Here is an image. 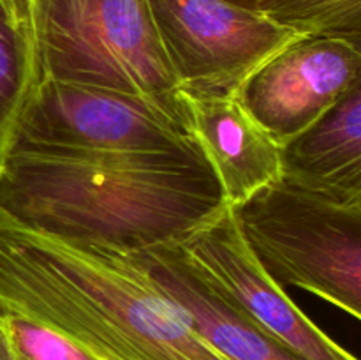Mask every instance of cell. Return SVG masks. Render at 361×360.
<instances>
[{"mask_svg":"<svg viewBox=\"0 0 361 360\" xmlns=\"http://www.w3.org/2000/svg\"><path fill=\"white\" fill-rule=\"evenodd\" d=\"M231 205L200 141L145 154L11 150L0 208L42 233L118 253L182 244Z\"/></svg>","mask_w":361,"mask_h":360,"instance_id":"1","label":"cell"},{"mask_svg":"<svg viewBox=\"0 0 361 360\" xmlns=\"http://www.w3.org/2000/svg\"><path fill=\"white\" fill-rule=\"evenodd\" d=\"M0 314L46 325L99 360H226L127 254L56 239L2 208Z\"/></svg>","mask_w":361,"mask_h":360,"instance_id":"2","label":"cell"},{"mask_svg":"<svg viewBox=\"0 0 361 360\" xmlns=\"http://www.w3.org/2000/svg\"><path fill=\"white\" fill-rule=\"evenodd\" d=\"M42 76L145 99L194 134L148 0H28Z\"/></svg>","mask_w":361,"mask_h":360,"instance_id":"3","label":"cell"},{"mask_svg":"<svg viewBox=\"0 0 361 360\" xmlns=\"http://www.w3.org/2000/svg\"><path fill=\"white\" fill-rule=\"evenodd\" d=\"M243 240L279 286H296L361 318V205L277 180L233 207Z\"/></svg>","mask_w":361,"mask_h":360,"instance_id":"4","label":"cell"},{"mask_svg":"<svg viewBox=\"0 0 361 360\" xmlns=\"http://www.w3.org/2000/svg\"><path fill=\"white\" fill-rule=\"evenodd\" d=\"M196 141L192 133L145 99L41 76L21 113L9 152L145 154Z\"/></svg>","mask_w":361,"mask_h":360,"instance_id":"5","label":"cell"},{"mask_svg":"<svg viewBox=\"0 0 361 360\" xmlns=\"http://www.w3.org/2000/svg\"><path fill=\"white\" fill-rule=\"evenodd\" d=\"M180 90L187 101L235 97L247 76L303 37L264 14L226 0H148Z\"/></svg>","mask_w":361,"mask_h":360,"instance_id":"6","label":"cell"},{"mask_svg":"<svg viewBox=\"0 0 361 360\" xmlns=\"http://www.w3.org/2000/svg\"><path fill=\"white\" fill-rule=\"evenodd\" d=\"M360 74L358 42L303 35L259 64L235 97L282 147L361 83Z\"/></svg>","mask_w":361,"mask_h":360,"instance_id":"7","label":"cell"},{"mask_svg":"<svg viewBox=\"0 0 361 360\" xmlns=\"http://www.w3.org/2000/svg\"><path fill=\"white\" fill-rule=\"evenodd\" d=\"M180 246L224 299L303 360H358L324 334L264 272L240 233L233 207Z\"/></svg>","mask_w":361,"mask_h":360,"instance_id":"8","label":"cell"},{"mask_svg":"<svg viewBox=\"0 0 361 360\" xmlns=\"http://www.w3.org/2000/svg\"><path fill=\"white\" fill-rule=\"evenodd\" d=\"M175 307L190 330L226 360H303L221 295L180 244L123 253Z\"/></svg>","mask_w":361,"mask_h":360,"instance_id":"9","label":"cell"},{"mask_svg":"<svg viewBox=\"0 0 361 360\" xmlns=\"http://www.w3.org/2000/svg\"><path fill=\"white\" fill-rule=\"evenodd\" d=\"M282 180L342 205H361V83L282 145Z\"/></svg>","mask_w":361,"mask_h":360,"instance_id":"10","label":"cell"},{"mask_svg":"<svg viewBox=\"0 0 361 360\" xmlns=\"http://www.w3.org/2000/svg\"><path fill=\"white\" fill-rule=\"evenodd\" d=\"M194 136L231 207L282 176V147L236 97L190 99Z\"/></svg>","mask_w":361,"mask_h":360,"instance_id":"11","label":"cell"},{"mask_svg":"<svg viewBox=\"0 0 361 360\" xmlns=\"http://www.w3.org/2000/svg\"><path fill=\"white\" fill-rule=\"evenodd\" d=\"M41 76L28 0H0V169Z\"/></svg>","mask_w":361,"mask_h":360,"instance_id":"12","label":"cell"},{"mask_svg":"<svg viewBox=\"0 0 361 360\" xmlns=\"http://www.w3.org/2000/svg\"><path fill=\"white\" fill-rule=\"evenodd\" d=\"M264 14L300 35L361 41V0H226Z\"/></svg>","mask_w":361,"mask_h":360,"instance_id":"13","label":"cell"},{"mask_svg":"<svg viewBox=\"0 0 361 360\" xmlns=\"http://www.w3.org/2000/svg\"><path fill=\"white\" fill-rule=\"evenodd\" d=\"M18 360H99L60 332L16 314H0Z\"/></svg>","mask_w":361,"mask_h":360,"instance_id":"14","label":"cell"},{"mask_svg":"<svg viewBox=\"0 0 361 360\" xmlns=\"http://www.w3.org/2000/svg\"><path fill=\"white\" fill-rule=\"evenodd\" d=\"M0 360H18L16 353H14L13 346H11L9 335H7L2 318H0Z\"/></svg>","mask_w":361,"mask_h":360,"instance_id":"15","label":"cell"}]
</instances>
